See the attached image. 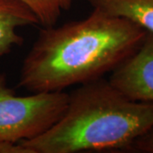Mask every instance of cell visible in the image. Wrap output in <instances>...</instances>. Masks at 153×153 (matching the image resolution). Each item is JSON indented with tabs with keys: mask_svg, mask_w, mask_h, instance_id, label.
Segmentation results:
<instances>
[{
	"mask_svg": "<svg viewBox=\"0 0 153 153\" xmlns=\"http://www.w3.org/2000/svg\"><path fill=\"white\" fill-rule=\"evenodd\" d=\"M147 32L97 9L84 19L43 27L22 62L18 86L30 93L64 91L111 73Z\"/></svg>",
	"mask_w": 153,
	"mask_h": 153,
	"instance_id": "6da1fadb",
	"label": "cell"
},
{
	"mask_svg": "<svg viewBox=\"0 0 153 153\" xmlns=\"http://www.w3.org/2000/svg\"><path fill=\"white\" fill-rule=\"evenodd\" d=\"M152 127V102L130 100L102 77L74 89L56 123L20 143L31 153L129 152Z\"/></svg>",
	"mask_w": 153,
	"mask_h": 153,
	"instance_id": "7a4b0ae2",
	"label": "cell"
},
{
	"mask_svg": "<svg viewBox=\"0 0 153 153\" xmlns=\"http://www.w3.org/2000/svg\"><path fill=\"white\" fill-rule=\"evenodd\" d=\"M69 94L38 92L18 96L0 74V142L31 140L49 129L64 114Z\"/></svg>",
	"mask_w": 153,
	"mask_h": 153,
	"instance_id": "3957f363",
	"label": "cell"
},
{
	"mask_svg": "<svg viewBox=\"0 0 153 153\" xmlns=\"http://www.w3.org/2000/svg\"><path fill=\"white\" fill-rule=\"evenodd\" d=\"M108 80L128 99L153 103L152 33H146L136 51L111 72Z\"/></svg>",
	"mask_w": 153,
	"mask_h": 153,
	"instance_id": "277c9868",
	"label": "cell"
},
{
	"mask_svg": "<svg viewBox=\"0 0 153 153\" xmlns=\"http://www.w3.org/2000/svg\"><path fill=\"white\" fill-rule=\"evenodd\" d=\"M37 24L38 17L22 2L0 0V60L24 43V38L17 33L18 28Z\"/></svg>",
	"mask_w": 153,
	"mask_h": 153,
	"instance_id": "5b68a950",
	"label": "cell"
},
{
	"mask_svg": "<svg viewBox=\"0 0 153 153\" xmlns=\"http://www.w3.org/2000/svg\"><path fill=\"white\" fill-rule=\"evenodd\" d=\"M93 9L123 17L153 34V0H87Z\"/></svg>",
	"mask_w": 153,
	"mask_h": 153,
	"instance_id": "8992f818",
	"label": "cell"
},
{
	"mask_svg": "<svg viewBox=\"0 0 153 153\" xmlns=\"http://www.w3.org/2000/svg\"><path fill=\"white\" fill-rule=\"evenodd\" d=\"M38 17L43 27L56 25L63 10L71 9L76 0H19Z\"/></svg>",
	"mask_w": 153,
	"mask_h": 153,
	"instance_id": "52a82bcc",
	"label": "cell"
},
{
	"mask_svg": "<svg viewBox=\"0 0 153 153\" xmlns=\"http://www.w3.org/2000/svg\"><path fill=\"white\" fill-rule=\"evenodd\" d=\"M129 152L153 153V127L137 139L132 145Z\"/></svg>",
	"mask_w": 153,
	"mask_h": 153,
	"instance_id": "ba28073f",
	"label": "cell"
},
{
	"mask_svg": "<svg viewBox=\"0 0 153 153\" xmlns=\"http://www.w3.org/2000/svg\"><path fill=\"white\" fill-rule=\"evenodd\" d=\"M0 153H31L21 143L0 142Z\"/></svg>",
	"mask_w": 153,
	"mask_h": 153,
	"instance_id": "9c48e42d",
	"label": "cell"
}]
</instances>
